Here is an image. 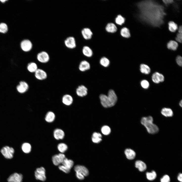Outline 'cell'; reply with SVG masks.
I'll use <instances>...</instances> for the list:
<instances>
[{
    "label": "cell",
    "mask_w": 182,
    "mask_h": 182,
    "mask_svg": "<svg viewBox=\"0 0 182 182\" xmlns=\"http://www.w3.org/2000/svg\"><path fill=\"white\" fill-rule=\"evenodd\" d=\"M8 30V28L7 25L5 23H2L0 24V32L5 33Z\"/></svg>",
    "instance_id": "cell-38"
},
{
    "label": "cell",
    "mask_w": 182,
    "mask_h": 182,
    "mask_svg": "<svg viewBox=\"0 0 182 182\" xmlns=\"http://www.w3.org/2000/svg\"><path fill=\"white\" fill-rule=\"evenodd\" d=\"M36 78L39 80H43L46 79L48 77L47 72L41 69L38 68L34 73Z\"/></svg>",
    "instance_id": "cell-7"
},
{
    "label": "cell",
    "mask_w": 182,
    "mask_h": 182,
    "mask_svg": "<svg viewBox=\"0 0 182 182\" xmlns=\"http://www.w3.org/2000/svg\"><path fill=\"white\" fill-rule=\"evenodd\" d=\"M105 30L108 32L114 33L117 31V28L114 24L112 23H109L106 26Z\"/></svg>",
    "instance_id": "cell-23"
},
{
    "label": "cell",
    "mask_w": 182,
    "mask_h": 182,
    "mask_svg": "<svg viewBox=\"0 0 182 182\" xmlns=\"http://www.w3.org/2000/svg\"><path fill=\"white\" fill-rule=\"evenodd\" d=\"M90 68V64L86 60L82 61L80 63L79 69L81 71L84 72L89 70Z\"/></svg>",
    "instance_id": "cell-19"
},
{
    "label": "cell",
    "mask_w": 182,
    "mask_h": 182,
    "mask_svg": "<svg viewBox=\"0 0 182 182\" xmlns=\"http://www.w3.org/2000/svg\"><path fill=\"white\" fill-rule=\"evenodd\" d=\"M21 148L22 151L24 153H30L31 151V146L29 143H25L22 145Z\"/></svg>",
    "instance_id": "cell-31"
},
{
    "label": "cell",
    "mask_w": 182,
    "mask_h": 182,
    "mask_svg": "<svg viewBox=\"0 0 182 182\" xmlns=\"http://www.w3.org/2000/svg\"><path fill=\"white\" fill-rule=\"evenodd\" d=\"M19 84L25 88L26 90H28L29 88V86L28 84L24 81H20Z\"/></svg>",
    "instance_id": "cell-44"
},
{
    "label": "cell",
    "mask_w": 182,
    "mask_h": 182,
    "mask_svg": "<svg viewBox=\"0 0 182 182\" xmlns=\"http://www.w3.org/2000/svg\"><path fill=\"white\" fill-rule=\"evenodd\" d=\"M82 51L84 55L87 57H91L93 55L92 50L89 47L87 46H85L83 47Z\"/></svg>",
    "instance_id": "cell-28"
},
{
    "label": "cell",
    "mask_w": 182,
    "mask_h": 182,
    "mask_svg": "<svg viewBox=\"0 0 182 182\" xmlns=\"http://www.w3.org/2000/svg\"><path fill=\"white\" fill-rule=\"evenodd\" d=\"M179 104L180 106L181 107L182 106V101L181 100L179 102Z\"/></svg>",
    "instance_id": "cell-50"
},
{
    "label": "cell",
    "mask_w": 182,
    "mask_h": 182,
    "mask_svg": "<svg viewBox=\"0 0 182 182\" xmlns=\"http://www.w3.org/2000/svg\"><path fill=\"white\" fill-rule=\"evenodd\" d=\"M53 136L54 138L57 140H62L65 136L64 131L61 129L57 128L53 131Z\"/></svg>",
    "instance_id": "cell-11"
},
{
    "label": "cell",
    "mask_w": 182,
    "mask_h": 182,
    "mask_svg": "<svg viewBox=\"0 0 182 182\" xmlns=\"http://www.w3.org/2000/svg\"><path fill=\"white\" fill-rule=\"evenodd\" d=\"M152 79L154 82L156 83H158L160 82L164 81V77L162 74L158 72H155L153 74Z\"/></svg>",
    "instance_id": "cell-16"
},
{
    "label": "cell",
    "mask_w": 182,
    "mask_h": 182,
    "mask_svg": "<svg viewBox=\"0 0 182 182\" xmlns=\"http://www.w3.org/2000/svg\"><path fill=\"white\" fill-rule=\"evenodd\" d=\"M27 68L29 72L34 73L38 68L37 64L34 62L29 63L27 65Z\"/></svg>",
    "instance_id": "cell-24"
},
{
    "label": "cell",
    "mask_w": 182,
    "mask_h": 182,
    "mask_svg": "<svg viewBox=\"0 0 182 182\" xmlns=\"http://www.w3.org/2000/svg\"><path fill=\"white\" fill-rule=\"evenodd\" d=\"M7 1V0H0V1L2 3L5 2L6 1Z\"/></svg>",
    "instance_id": "cell-51"
},
{
    "label": "cell",
    "mask_w": 182,
    "mask_h": 182,
    "mask_svg": "<svg viewBox=\"0 0 182 182\" xmlns=\"http://www.w3.org/2000/svg\"><path fill=\"white\" fill-rule=\"evenodd\" d=\"M65 157V155L63 153H60L58 154H55L52 157L53 163L55 166L59 165L62 163Z\"/></svg>",
    "instance_id": "cell-8"
},
{
    "label": "cell",
    "mask_w": 182,
    "mask_h": 182,
    "mask_svg": "<svg viewBox=\"0 0 182 182\" xmlns=\"http://www.w3.org/2000/svg\"><path fill=\"white\" fill-rule=\"evenodd\" d=\"M146 177L150 180H153L155 179L157 176L156 172L152 171L151 172H147L146 173Z\"/></svg>",
    "instance_id": "cell-34"
},
{
    "label": "cell",
    "mask_w": 182,
    "mask_h": 182,
    "mask_svg": "<svg viewBox=\"0 0 182 182\" xmlns=\"http://www.w3.org/2000/svg\"><path fill=\"white\" fill-rule=\"evenodd\" d=\"M102 133L105 135H108L110 134L111 132L110 128L108 126L105 125L103 126L101 129Z\"/></svg>",
    "instance_id": "cell-37"
},
{
    "label": "cell",
    "mask_w": 182,
    "mask_h": 182,
    "mask_svg": "<svg viewBox=\"0 0 182 182\" xmlns=\"http://www.w3.org/2000/svg\"><path fill=\"white\" fill-rule=\"evenodd\" d=\"M182 33H178L176 35L175 39L176 41L179 42L181 43L182 40Z\"/></svg>",
    "instance_id": "cell-45"
},
{
    "label": "cell",
    "mask_w": 182,
    "mask_h": 182,
    "mask_svg": "<svg viewBox=\"0 0 182 182\" xmlns=\"http://www.w3.org/2000/svg\"><path fill=\"white\" fill-rule=\"evenodd\" d=\"M64 43L65 46L70 49H73L76 47L75 39L73 36H70L66 38Z\"/></svg>",
    "instance_id": "cell-9"
},
{
    "label": "cell",
    "mask_w": 182,
    "mask_h": 182,
    "mask_svg": "<svg viewBox=\"0 0 182 182\" xmlns=\"http://www.w3.org/2000/svg\"><path fill=\"white\" fill-rule=\"evenodd\" d=\"M140 70L142 73L145 74H149L151 71L150 69L149 66L144 64H142L140 65Z\"/></svg>",
    "instance_id": "cell-26"
},
{
    "label": "cell",
    "mask_w": 182,
    "mask_h": 182,
    "mask_svg": "<svg viewBox=\"0 0 182 182\" xmlns=\"http://www.w3.org/2000/svg\"><path fill=\"white\" fill-rule=\"evenodd\" d=\"M61 164L62 165L71 169L74 165V162L72 160L68 159L65 157Z\"/></svg>",
    "instance_id": "cell-25"
},
{
    "label": "cell",
    "mask_w": 182,
    "mask_h": 182,
    "mask_svg": "<svg viewBox=\"0 0 182 182\" xmlns=\"http://www.w3.org/2000/svg\"><path fill=\"white\" fill-rule=\"evenodd\" d=\"M100 63L101 65L104 67L108 66L110 64L109 60L105 57L101 58L100 60Z\"/></svg>",
    "instance_id": "cell-36"
},
{
    "label": "cell",
    "mask_w": 182,
    "mask_h": 182,
    "mask_svg": "<svg viewBox=\"0 0 182 182\" xmlns=\"http://www.w3.org/2000/svg\"><path fill=\"white\" fill-rule=\"evenodd\" d=\"M163 2L166 4L168 5L173 3V1L172 0H163Z\"/></svg>",
    "instance_id": "cell-47"
},
{
    "label": "cell",
    "mask_w": 182,
    "mask_h": 182,
    "mask_svg": "<svg viewBox=\"0 0 182 182\" xmlns=\"http://www.w3.org/2000/svg\"><path fill=\"white\" fill-rule=\"evenodd\" d=\"M56 116L55 113L53 111H48L45 115L44 119L47 122L51 123L54 122Z\"/></svg>",
    "instance_id": "cell-18"
},
{
    "label": "cell",
    "mask_w": 182,
    "mask_h": 182,
    "mask_svg": "<svg viewBox=\"0 0 182 182\" xmlns=\"http://www.w3.org/2000/svg\"><path fill=\"white\" fill-rule=\"evenodd\" d=\"M161 114L166 117H171L173 115L172 110L170 108L164 107L161 111Z\"/></svg>",
    "instance_id": "cell-22"
},
{
    "label": "cell",
    "mask_w": 182,
    "mask_h": 182,
    "mask_svg": "<svg viewBox=\"0 0 182 182\" xmlns=\"http://www.w3.org/2000/svg\"><path fill=\"white\" fill-rule=\"evenodd\" d=\"M176 61L177 64L179 66H181L182 65V58L181 56H178L176 58Z\"/></svg>",
    "instance_id": "cell-43"
},
{
    "label": "cell",
    "mask_w": 182,
    "mask_h": 182,
    "mask_svg": "<svg viewBox=\"0 0 182 182\" xmlns=\"http://www.w3.org/2000/svg\"><path fill=\"white\" fill-rule=\"evenodd\" d=\"M138 17L140 20L154 27L163 24L166 13L164 6L153 1L145 0L138 3Z\"/></svg>",
    "instance_id": "cell-1"
},
{
    "label": "cell",
    "mask_w": 182,
    "mask_h": 182,
    "mask_svg": "<svg viewBox=\"0 0 182 182\" xmlns=\"http://www.w3.org/2000/svg\"><path fill=\"white\" fill-rule=\"evenodd\" d=\"M21 46L23 51L26 52L31 50L32 47V44L31 42L28 40H25L22 41Z\"/></svg>",
    "instance_id": "cell-12"
},
{
    "label": "cell",
    "mask_w": 182,
    "mask_h": 182,
    "mask_svg": "<svg viewBox=\"0 0 182 182\" xmlns=\"http://www.w3.org/2000/svg\"><path fill=\"white\" fill-rule=\"evenodd\" d=\"M125 19L120 15H118L115 18V21L117 24L121 25L125 22Z\"/></svg>",
    "instance_id": "cell-35"
},
{
    "label": "cell",
    "mask_w": 182,
    "mask_h": 182,
    "mask_svg": "<svg viewBox=\"0 0 182 182\" xmlns=\"http://www.w3.org/2000/svg\"><path fill=\"white\" fill-rule=\"evenodd\" d=\"M177 179L178 181L181 182L182 181V174L180 173L179 174L177 177Z\"/></svg>",
    "instance_id": "cell-48"
},
{
    "label": "cell",
    "mask_w": 182,
    "mask_h": 182,
    "mask_svg": "<svg viewBox=\"0 0 182 182\" xmlns=\"http://www.w3.org/2000/svg\"><path fill=\"white\" fill-rule=\"evenodd\" d=\"M74 169L76 172H78L83 175L84 176H87L89 174L88 169L85 167L80 165H76Z\"/></svg>",
    "instance_id": "cell-15"
},
{
    "label": "cell",
    "mask_w": 182,
    "mask_h": 182,
    "mask_svg": "<svg viewBox=\"0 0 182 182\" xmlns=\"http://www.w3.org/2000/svg\"><path fill=\"white\" fill-rule=\"evenodd\" d=\"M1 152L5 158L11 159L13 157L14 150L13 148L6 146L1 149Z\"/></svg>",
    "instance_id": "cell-4"
},
{
    "label": "cell",
    "mask_w": 182,
    "mask_h": 182,
    "mask_svg": "<svg viewBox=\"0 0 182 182\" xmlns=\"http://www.w3.org/2000/svg\"><path fill=\"white\" fill-rule=\"evenodd\" d=\"M141 85L143 88L145 89H147L149 86V82L145 80H143L141 81Z\"/></svg>",
    "instance_id": "cell-39"
},
{
    "label": "cell",
    "mask_w": 182,
    "mask_h": 182,
    "mask_svg": "<svg viewBox=\"0 0 182 182\" xmlns=\"http://www.w3.org/2000/svg\"><path fill=\"white\" fill-rule=\"evenodd\" d=\"M81 33L83 37L86 40L90 39L93 34L91 30L88 28L83 29L82 30Z\"/></svg>",
    "instance_id": "cell-17"
},
{
    "label": "cell",
    "mask_w": 182,
    "mask_h": 182,
    "mask_svg": "<svg viewBox=\"0 0 182 182\" xmlns=\"http://www.w3.org/2000/svg\"><path fill=\"white\" fill-rule=\"evenodd\" d=\"M76 176L77 178L80 180H83L84 178L83 175L78 172H76Z\"/></svg>",
    "instance_id": "cell-46"
},
{
    "label": "cell",
    "mask_w": 182,
    "mask_h": 182,
    "mask_svg": "<svg viewBox=\"0 0 182 182\" xmlns=\"http://www.w3.org/2000/svg\"><path fill=\"white\" fill-rule=\"evenodd\" d=\"M35 175L37 179L43 181H45L46 177L45 168L43 167L37 168L35 172Z\"/></svg>",
    "instance_id": "cell-5"
},
{
    "label": "cell",
    "mask_w": 182,
    "mask_h": 182,
    "mask_svg": "<svg viewBox=\"0 0 182 182\" xmlns=\"http://www.w3.org/2000/svg\"><path fill=\"white\" fill-rule=\"evenodd\" d=\"M160 180L161 182H170V178L168 175H166L161 178Z\"/></svg>",
    "instance_id": "cell-42"
},
{
    "label": "cell",
    "mask_w": 182,
    "mask_h": 182,
    "mask_svg": "<svg viewBox=\"0 0 182 182\" xmlns=\"http://www.w3.org/2000/svg\"><path fill=\"white\" fill-rule=\"evenodd\" d=\"M178 45L177 43L173 40L170 41L167 44V47L168 49L173 51L176 50Z\"/></svg>",
    "instance_id": "cell-29"
},
{
    "label": "cell",
    "mask_w": 182,
    "mask_h": 182,
    "mask_svg": "<svg viewBox=\"0 0 182 182\" xmlns=\"http://www.w3.org/2000/svg\"><path fill=\"white\" fill-rule=\"evenodd\" d=\"M62 102L65 105L69 106L71 105L73 102V99L70 95L66 94L64 95L62 98Z\"/></svg>",
    "instance_id": "cell-13"
},
{
    "label": "cell",
    "mask_w": 182,
    "mask_h": 182,
    "mask_svg": "<svg viewBox=\"0 0 182 182\" xmlns=\"http://www.w3.org/2000/svg\"><path fill=\"white\" fill-rule=\"evenodd\" d=\"M101 103L104 107L107 108L114 106L117 100V97L114 91L110 89L107 96L101 94L99 96Z\"/></svg>",
    "instance_id": "cell-2"
},
{
    "label": "cell",
    "mask_w": 182,
    "mask_h": 182,
    "mask_svg": "<svg viewBox=\"0 0 182 182\" xmlns=\"http://www.w3.org/2000/svg\"><path fill=\"white\" fill-rule=\"evenodd\" d=\"M120 34L122 37L126 38H129L130 36L129 29L125 27L121 29Z\"/></svg>",
    "instance_id": "cell-32"
},
{
    "label": "cell",
    "mask_w": 182,
    "mask_h": 182,
    "mask_svg": "<svg viewBox=\"0 0 182 182\" xmlns=\"http://www.w3.org/2000/svg\"><path fill=\"white\" fill-rule=\"evenodd\" d=\"M57 148L58 151L61 153L65 152L68 149V146L65 143H61L57 145Z\"/></svg>",
    "instance_id": "cell-30"
},
{
    "label": "cell",
    "mask_w": 182,
    "mask_h": 182,
    "mask_svg": "<svg viewBox=\"0 0 182 182\" xmlns=\"http://www.w3.org/2000/svg\"><path fill=\"white\" fill-rule=\"evenodd\" d=\"M58 168L60 170L65 173H68L70 171L71 169L67 168L62 165H59Z\"/></svg>",
    "instance_id": "cell-41"
},
{
    "label": "cell",
    "mask_w": 182,
    "mask_h": 182,
    "mask_svg": "<svg viewBox=\"0 0 182 182\" xmlns=\"http://www.w3.org/2000/svg\"><path fill=\"white\" fill-rule=\"evenodd\" d=\"M37 59L40 62L45 63H48L50 60L49 55L45 51H42L39 53L37 56Z\"/></svg>",
    "instance_id": "cell-6"
},
{
    "label": "cell",
    "mask_w": 182,
    "mask_h": 182,
    "mask_svg": "<svg viewBox=\"0 0 182 182\" xmlns=\"http://www.w3.org/2000/svg\"><path fill=\"white\" fill-rule=\"evenodd\" d=\"M124 153L127 158L129 160H133L136 156V153L135 152L130 149H126Z\"/></svg>",
    "instance_id": "cell-21"
},
{
    "label": "cell",
    "mask_w": 182,
    "mask_h": 182,
    "mask_svg": "<svg viewBox=\"0 0 182 182\" xmlns=\"http://www.w3.org/2000/svg\"><path fill=\"white\" fill-rule=\"evenodd\" d=\"M76 94L78 96L83 97L87 94V89L84 86L81 85L78 86L76 90Z\"/></svg>",
    "instance_id": "cell-14"
},
{
    "label": "cell",
    "mask_w": 182,
    "mask_h": 182,
    "mask_svg": "<svg viewBox=\"0 0 182 182\" xmlns=\"http://www.w3.org/2000/svg\"><path fill=\"white\" fill-rule=\"evenodd\" d=\"M17 90L20 93H24L27 91L25 88L19 84L16 87Z\"/></svg>",
    "instance_id": "cell-40"
},
{
    "label": "cell",
    "mask_w": 182,
    "mask_h": 182,
    "mask_svg": "<svg viewBox=\"0 0 182 182\" xmlns=\"http://www.w3.org/2000/svg\"><path fill=\"white\" fill-rule=\"evenodd\" d=\"M135 166L141 172L144 171L147 168L146 164L144 162L140 160H137L135 162Z\"/></svg>",
    "instance_id": "cell-20"
},
{
    "label": "cell",
    "mask_w": 182,
    "mask_h": 182,
    "mask_svg": "<svg viewBox=\"0 0 182 182\" xmlns=\"http://www.w3.org/2000/svg\"><path fill=\"white\" fill-rule=\"evenodd\" d=\"M153 122V118L151 116L143 117L141 120V123L145 127L148 133L151 134L156 133L159 131L158 127Z\"/></svg>",
    "instance_id": "cell-3"
},
{
    "label": "cell",
    "mask_w": 182,
    "mask_h": 182,
    "mask_svg": "<svg viewBox=\"0 0 182 182\" xmlns=\"http://www.w3.org/2000/svg\"><path fill=\"white\" fill-rule=\"evenodd\" d=\"M23 176L21 174L15 173L11 175L8 178V182H22Z\"/></svg>",
    "instance_id": "cell-10"
},
{
    "label": "cell",
    "mask_w": 182,
    "mask_h": 182,
    "mask_svg": "<svg viewBox=\"0 0 182 182\" xmlns=\"http://www.w3.org/2000/svg\"><path fill=\"white\" fill-rule=\"evenodd\" d=\"M168 25L169 29L171 32H175L178 29L177 24L173 21H169Z\"/></svg>",
    "instance_id": "cell-33"
},
{
    "label": "cell",
    "mask_w": 182,
    "mask_h": 182,
    "mask_svg": "<svg viewBox=\"0 0 182 182\" xmlns=\"http://www.w3.org/2000/svg\"><path fill=\"white\" fill-rule=\"evenodd\" d=\"M102 135L99 133L96 132L94 133L92 137L93 142L95 143H98L102 140Z\"/></svg>",
    "instance_id": "cell-27"
},
{
    "label": "cell",
    "mask_w": 182,
    "mask_h": 182,
    "mask_svg": "<svg viewBox=\"0 0 182 182\" xmlns=\"http://www.w3.org/2000/svg\"><path fill=\"white\" fill-rule=\"evenodd\" d=\"M182 28L181 26H179L178 29V32L179 33H182Z\"/></svg>",
    "instance_id": "cell-49"
}]
</instances>
